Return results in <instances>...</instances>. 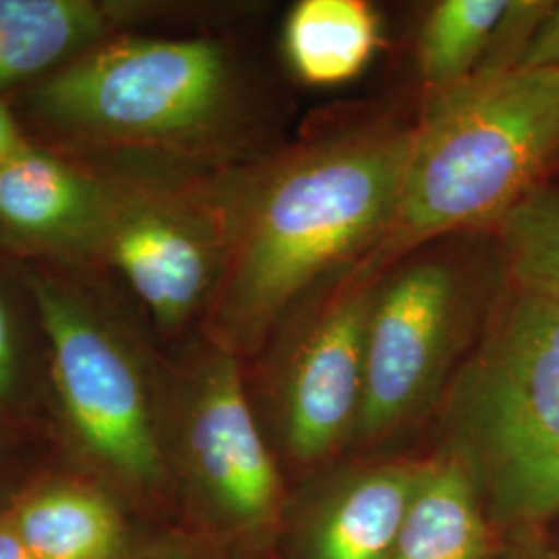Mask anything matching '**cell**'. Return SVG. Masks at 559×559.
Wrapping results in <instances>:
<instances>
[{
    "instance_id": "1",
    "label": "cell",
    "mask_w": 559,
    "mask_h": 559,
    "mask_svg": "<svg viewBox=\"0 0 559 559\" xmlns=\"http://www.w3.org/2000/svg\"><path fill=\"white\" fill-rule=\"evenodd\" d=\"M415 124L362 120L222 170L228 255L210 344L261 353L299 307L369 258L396 218Z\"/></svg>"
},
{
    "instance_id": "2",
    "label": "cell",
    "mask_w": 559,
    "mask_h": 559,
    "mask_svg": "<svg viewBox=\"0 0 559 559\" xmlns=\"http://www.w3.org/2000/svg\"><path fill=\"white\" fill-rule=\"evenodd\" d=\"M25 112L78 150L230 166L249 106L226 44L127 32L27 85Z\"/></svg>"
},
{
    "instance_id": "3",
    "label": "cell",
    "mask_w": 559,
    "mask_h": 559,
    "mask_svg": "<svg viewBox=\"0 0 559 559\" xmlns=\"http://www.w3.org/2000/svg\"><path fill=\"white\" fill-rule=\"evenodd\" d=\"M559 156V67L475 73L433 96L413 131L396 218L371 274L429 242L493 228Z\"/></svg>"
},
{
    "instance_id": "4",
    "label": "cell",
    "mask_w": 559,
    "mask_h": 559,
    "mask_svg": "<svg viewBox=\"0 0 559 559\" xmlns=\"http://www.w3.org/2000/svg\"><path fill=\"white\" fill-rule=\"evenodd\" d=\"M441 400V452L468 471L496 528L559 516V300L503 280Z\"/></svg>"
},
{
    "instance_id": "5",
    "label": "cell",
    "mask_w": 559,
    "mask_h": 559,
    "mask_svg": "<svg viewBox=\"0 0 559 559\" xmlns=\"http://www.w3.org/2000/svg\"><path fill=\"white\" fill-rule=\"evenodd\" d=\"M69 438L104 479L133 493L170 485L160 438L158 392L140 344L98 295L55 261L21 267Z\"/></svg>"
},
{
    "instance_id": "6",
    "label": "cell",
    "mask_w": 559,
    "mask_h": 559,
    "mask_svg": "<svg viewBox=\"0 0 559 559\" xmlns=\"http://www.w3.org/2000/svg\"><path fill=\"white\" fill-rule=\"evenodd\" d=\"M158 413L168 477L201 528L245 551L274 543L288 496L239 357L207 342L158 392Z\"/></svg>"
},
{
    "instance_id": "7",
    "label": "cell",
    "mask_w": 559,
    "mask_h": 559,
    "mask_svg": "<svg viewBox=\"0 0 559 559\" xmlns=\"http://www.w3.org/2000/svg\"><path fill=\"white\" fill-rule=\"evenodd\" d=\"M104 170L110 218L98 261L119 274L154 328L179 334L205 320L228 255L222 170L164 158Z\"/></svg>"
},
{
    "instance_id": "8",
    "label": "cell",
    "mask_w": 559,
    "mask_h": 559,
    "mask_svg": "<svg viewBox=\"0 0 559 559\" xmlns=\"http://www.w3.org/2000/svg\"><path fill=\"white\" fill-rule=\"evenodd\" d=\"M493 300L487 302L475 267L450 251L419 249L381 274L367 320L353 443H385L443 399L466 346L491 311L483 313V307Z\"/></svg>"
},
{
    "instance_id": "9",
    "label": "cell",
    "mask_w": 559,
    "mask_h": 559,
    "mask_svg": "<svg viewBox=\"0 0 559 559\" xmlns=\"http://www.w3.org/2000/svg\"><path fill=\"white\" fill-rule=\"evenodd\" d=\"M381 276L357 263L300 325H284L265 360L263 406L280 454L318 468L353 445L365 381V334Z\"/></svg>"
},
{
    "instance_id": "10",
    "label": "cell",
    "mask_w": 559,
    "mask_h": 559,
    "mask_svg": "<svg viewBox=\"0 0 559 559\" xmlns=\"http://www.w3.org/2000/svg\"><path fill=\"white\" fill-rule=\"evenodd\" d=\"M425 460H380L330 468L288 496L280 559H388Z\"/></svg>"
},
{
    "instance_id": "11",
    "label": "cell",
    "mask_w": 559,
    "mask_h": 559,
    "mask_svg": "<svg viewBox=\"0 0 559 559\" xmlns=\"http://www.w3.org/2000/svg\"><path fill=\"white\" fill-rule=\"evenodd\" d=\"M110 218L100 168L29 141L0 166V239L32 260L98 261Z\"/></svg>"
},
{
    "instance_id": "12",
    "label": "cell",
    "mask_w": 559,
    "mask_h": 559,
    "mask_svg": "<svg viewBox=\"0 0 559 559\" xmlns=\"http://www.w3.org/2000/svg\"><path fill=\"white\" fill-rule=\"evenodd\" d=\"M164 11L152 2L0 0V92L44 80Z\"/></svg>"
},
{
    "instance_id": "13",
    "label": "cell",
    "mask_w": 559,
    "mask_h": 559,
    "mask_svg": "<svg viewBox=\"0 0 559 559\" xmlns=\"http://www.w3.org/2000/svg\"><path fill=\"white\" fill-rule=\"evenodd\" d=\"M34 559H127V522L98 485L41 480L4 510Z\"/></svg>"
},
{
    "instance_id": "14",
    "label": "cell",
    "mask_w": 559,
    "mask_h": 559,
    "mask_svg": "<svg viewBox=\"0 0 559 559\" xmlns=\"http://www.w3.org/2000/svg\"><path fill=\"white\" fill-rule=\"evenodd\" d=\"M475 480L459 459H427L388 559H489L500 543Z\"/></svg>"
},
{
    "instance_id": "15",
    "label": "cell",
    "mask_w": 559,
    "mask_h": 559,
    "mask_svg": "<svg viewBox=\"0 0 559 559\" xmlns=\"http://www.w3.org/2000/svg\"><path fill=\"white\" fill-rule=\"evenodd\" d=\"M380 46V15L365 0H300L284 21V59L307 85L355 80Z\"/></svg>"
},
{
    "instance_id": "16",
    "label": "cell",
    "mask_w": 559,
    "mask_h": 559,
    "mask_svg": "<svg viewBox=\"0 0 559 559\" xmlns=\"http://www.w3.org/2000/svg\"><path fill=\"white\" fill-rule=\"evenodd\" d=\"M510 0H441L417 41L420 80L433 96L468 80L485 59Z\"/></svg>"
},
{
    "instance_id": "17",
    "label": "cell",
    "mask_w": 559,
    "mask_h": 559,
    "mask_svg": "<svg viewBox=\"0 0 559 559\" xmlns=\"http://www.w3.org/2000/svg\"><path fill=\"white\" fill-rule=\"evenodd\" d=\"M508 284L559 300V173L549 175L496 226Z\"/></svg>"
},
{
    "instance_id": "18",
    "label": "cell",
    "mask_w": 559,
    "mask_h": 559,
    "mask_svg": "<svg viewBox=\"0 0 559 559\" xmlns=\"http://www.w3.org/2000/svg\"><path fill=\"white\" fill-rule=\"evenodd\" d=\"M27 323L0 282V408H13L27 380Z\"/></svg>"
},
{
    "instance_id": "19",
    "label": "cell",
    "mask_w": 559,
    "mask_h": 559,
    "mask_svg": "<svg viewBox=\"0 0 559 559\" xmlns=\"http://www.w3.org/2000/svg\"><path fill=\"white\" fill-rule=\"evenodd\" d=\"M520 69L559 67V2H551L535 34L524 48Z\"/></svg>"
},
{
    "instance_id": "20",
    "label": "cell",
    "mask_w": 559,
    "mask_h": 559,
    "mask_svg": "<svg viewBox=\"0 0 559 559\" xmlns=\"http://www.w3.org/2000/svg\"><path fill=\"white\" fill-rule=\"evenodd\" d=\"M29 141L15 108L0 96V166L20 154Z\"/></svg>"
},
{
    "instance_id": "21",
    "label": "cell",
    "mask_w": 559,
    "mask_h": 559,
    "mask_svg": "<svg viewBox=\"0 0 559 559\" xmlns=\"http://www.w3.org/2000/svg\"><path fill=\"white\" fill-rule=\"evenodd\" d=\"M489 559H559L558 551L547 549L531 535V531L514 533L510 543H503Z\"/></svg>"
},
{
    "instance_id": "22",
    "label": "cell",
    "mask_w": 559,
    "mask_h": 559,
    "mask_svg": "<svg viewBox=\"0 0 559 559\" xmlns=\"http://www.w3.org/2000/svg\"><path fill=\"white\" fill-rule=\"evenodd\" d=\"M0 559H34L23 545L7 512H0Z\"/></svg>"
},
{
    "instance_id": "23",
    "label": "cell",
    "mask_w": 559,
    "mask_h": 559,
    "mask_svg": "<svg viewBox=\"0 0 559 559\" xmlns=\"http://www.w3.org/2000/svg\"><path fill=\"white\" fill-rule=\"evenodd\" d=\"M127 559H187L177 549H152V551H143V554H131Z\"/></svg>"
},
{
    "instance_id": "24",
    "label": "cell",
    "mask_w": 559,
    "mask_h": 559,
    "mask_svg": "<svg viewBox=\"0 0 559 559\" xmlns=\"http://www.w3.org/2000/svg\"><path fill=\"white\" fill-rule=\"evenodd\" d=\"M554 173H559V156L558 160H556V164H554V168H551V175H554Z\"/></svg>"
},
{
    "instance_id": "25",
    "label": "cell",
    "mask_w": 559,
    "mask_h": 559,
    "mask_svg": "<svg viewBox=\"0 0 559 559\" xmlns=\"http://www.w3.org/2000/svg\"><path fill=\"white\" fill-rule=\"evenodd\" d=\"M0 411H2V408H0Z\"/></svg>"
}]
</instances>
